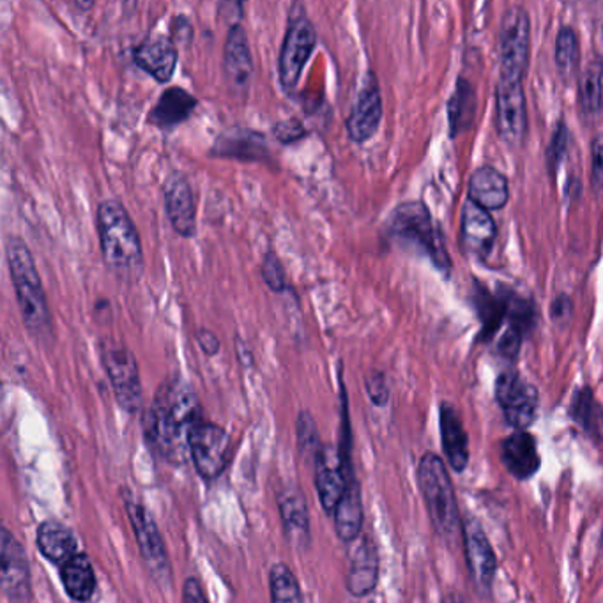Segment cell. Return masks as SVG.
<instances>
[{
  "label": "cell",
  "mask_w": 603,
  "mask_h": 603,
  "mask_svg": "<svg viewBox=\"0 0 603 603\" xmlns=\"http://www.w3.org/2000/svg\"><path fill=\"white\" fill-rule=\"evenodd\" d=\"M441 603H468V600L463 599L462 594L449 593L446 594L445 600Z\"/></svg>",
  "instance_id": "cell-45"
},
{
  "label": "cell",
  "mask_w": 603,
  "mask_h": 603,
  "mask_svg": "<svg viewBox=\"0 0 603 603\" xmlns=\"http://www.w3.org/2000/svg\"><path fill=\"white\" fill-rule=\"evenodd\" d=\"M496 236V221L491 213L469 201L462 213V239L469 252L486 255L494 246Z\"/></svg>",
  "instance_id": "cell-28"
},
{
  "label": "cell",
  "mask_w": 603,
  "mask_h": 603,
  "mask_svg": "<svg viewBox=\"0 0 603 603\" xmlns=\"http://www.w3.org/2000/svg\"><path fill=\"white\" fill-rule=\"evenodd\" d=\"M306 135H309V130L304 128L300 119H286V121L276 122L275 126H273V136L280 144H296V142H300Z\"/></svg>",
  "instance_id": "cell-38"
},
{
  "label": "cell",
  "mask_w": 603,
  "mask_h": 603,
  "mask_svg": "<svg viewBox=\"0 0 603 603\" xmlns=\"http://www.w3.org/2000/svg\"><path fill=\"white\" fill-rule=\"evenodd\" d=\"M198 107V99L183 87L165 89L150 110L149 122L164 132H170L179 124L192 118L193 110Z\"/></svg>",
  "instance_id": "cell-26"
},
{
  "label": "cell",
  "mask_w": 603,
  "mask_h": 603,
  "mask_svg": "<svg viewBox=\"0 0 603 603\" xmlns=\"http://www.w3.org/2000/svg\"><path fill=\"white\" fill-rule=\"evenodd\" d=\"M278 510H280L284 534L290 547L306 551L312 540L310 529L309 505L300 486L290 485L278 492Z\"/></svg>",
  "instance_id": "cell-18"
},
{
  "label": "cell",
  "mask_w": 603,
  "mask_h": 603,
  "mask_svg": "<svg viewBox=\"0 0 603 603\" xmlns=\"http://www.w3.org/2000/svg\"><path fill=\"white\" fill-rule=\"evenodd\" d=\"M122 494L145 568L161 590H172L173 574L169 552L165 547L164 536L159 533L153 515L141 501L133 497L132 492L122 491Z\"/></svg>",
  "instance_id": "cell-5"
},
{
  "label": "cell",
  "mask_w": 603,
  "mask_h": 603,
  "mask_svg": "<svg viewBox=\"0 0 603 603\" xmlns=\"http://www.w3.org/2000/svg\"><path fill=\"white\" fill-rule=\"evenodd\" d=\"M552 318L556 323L563 324L568 323L571 317V310H574V304H571L570 298L568 296H557L554 303H552Z\"/></svg>",
  "instance_id": "cell-41"
},
{
  "label": "cell",
  "mask_w": 603,
  "mask_h": 603,
  "mask_svg": "<svg viewBox=\"0 0 603 603\" xmlns=\"http://www.w3.org/2000/svg\"><path fill=\"white\" fill-rule=\"evenodd\" d=\"M165 210L176 234L192 239L197 236V202L192 186L181 172L170 173L164 184Z\"/></svg>",
  "instance_id": "cell-15"
},
{
  "label": "cell",
  "mask_w": 603,
  "mask_h": 603,
  "mask_svg": "<svg viewBox=\"0 0 603 603\" xmlns=\"http://www.w3.org/2000/svg\"><path fill=\"white\" fill-rule=\"evenodd\" d=\"M75 8L82 11H89L93 10L94 2H79V0H75Z\"/></svg>",
  "instance_id": "cell-46"
},
{
  "label": "cell",
  "mask_w": 603,
  "mask_h": 603,
  "mask_svg": "<svg viewBox=\"0 0 603 603\" xmlns=\"http://www.w3.org/2000/svg\"><path fill=\"white\" fill-rule=\"evenodd\" d=\"M225 76L236 93L249 91L253 76V59L250 52L249 36L243 25H230L224 52Z\"/></svg>",
  "instance_id": "cell-21"
},
{
  "label": "cell",
  "mask_w": 603,
  "mask_h": 603,
  "mask_svg": "<svg viewBox=\"0 0 603 603\" xmlns=\"http://www.w3.org/2000/svg\"><path fill=\"white\" fill-rule=\"evenodd\" d=\"M5 253L25 328L41 340L52 338V315L33 253L20 238H10Z\"/></svg>",
  "instance_id": "cell-3"
},
{
  "label": "cell",
  "mask_w": 603,
  "mask_h": 603,
  "mask_svg": "<svg viewBox=\"0 0 603 603\" xmlns=\"http://www.w3.org/2000/svg\"><path fill=\"white\" fill-rule=\"evenodd\" d=\"M591 178H593V186L596 192L603 193V133L594 136L591 144Z\"/></svg>",
  "instance_id": "cell-40"
},
{
  "label": "cell",
  "mask_w": 603,
  "mask_h": 603,
  "mask_svg": "<svg viewBox=\"0 0 603 603\" xmlns=\"http://www.w3.org/2000/svg\"><path fill=\"white\" fill-rule=\"evenodd\" d=\"M496 400L508 425L526 431L536 420L540 395L533 384L520 377L519 372L506 370L496 381Z\"/></svg>",
  "instance_id": "cell-10"
},
{
  "label": "cell",
  "mask_w": 603,
  "mask_h": 603,
  "mask_svg": "<svg viewBox=\"0 0 603 603\" xmlns=\"http://www.w3.org/2000/svg\"><path fill=\"white\" fill-rule=\"evenodd\" d=\"M524 80L499 76L496 89V121L501 138L511 147L522 144L528 133Z\"/></svg>",
  "instance_id": "cell-12"
},
{
  "label": "cell",
  "mask_w": 603,
  "mask_h": 603,
  "mask_svg": "<svg viewBox=\"0 0 603 603\" xmlns=\"http://www.w3.org/2000/svg\"><path fill=\"white\" fill-rule=\"evenodd\" d=\"M272 603H303L300 582L286 563H276L269 571Z\"/></svg>",
  "instance_id": "cell-34"
},
{
  "label": "cell",
  "mask_w": 603,
  "mask_h": 603,
  "mask_svg": "<svg viewBox=\"0 0 603 603\" xmlns=\"http://www.w3.org/2000/svg\"><path fill=\"white\" fill-rule=\"evenodd\" d=\"M580 61V47L577 33L571 27H563L556 38V67L559 75L570 80L576 75Z\"/></svg>",
  "instance_id": "cell-35"
},
{
  "label": "cell",
  "mask_w": 603,
  "mask_h": 603,
  "mask_svg": "<svg viewBox=\"0 0 603 603\" xmlns=\"http://www.w3.org/2000/svg\"><path fill=\"white\" fill-rule=\"evenodd\" d=\"M197 343L206 355H216L220 352V340H218V337L210 329H198Z\"/></svg>",
  "instance_id": "cell-42"
},
{
  "label": "cell",
  "mask_w": 603,
  "mask_h": 603,
  "mask_svg": "<svg viewBox=\"0 0 603 603\" xmlns=\"http://www.w3.org/2000/svg\"><path fill=\"white\" fill-rule=\"evenodd\" d=\"M351 552L349 571H347V590L354 596H366L372 593L379 580V554L369 534L358 538Z\"/></svg>",
  "instance_id": "cell-23"
},
{
  "label": "cell",
  "mask_w": 603,
  "mask_h": 603,
  "mask_svg": "<svg viewBox=\"0 0 603 603\" xmlns=\"http://www.w3.org/2000/svg\"><path fill=\"white\" fill-rule=\"evenodd\" d=\"M133 61L159 84H169L178 67V47L170 36L153 34L135 48Z\"/></svg>",
  "instance_id": "cell-19"
},
{
  "label": "cell",
  "mask_w": 603,
  "mask_h": 603,
  "mask_svg": "<svg viewBox=\"0 0 603 603\" xmlns=\"http://www.w3.org/2000/svg\"><path fill=\"white\" fill-rule=\"evenodd\" d=\"M510 198L508 179L492 167H482L472 173L469 184V201L489 210L503 209Z\"/></svg>",
  "instance_id": "cell-27"
},
{
  "label": "cell",
  "mask_w": 603,
  "mask_h": 603,
  "mask_svg": "<svg viewBox=\"0 0 603 603\" xmlns=\"http://www.w3.org/2000/svg\"><path fill=\"white\" fill-rule=\"evenodd\" d=\"M61 582L68 596L76 603H87L96 593V574L89 557L85 554H76L70 562L61 566Z\"/></svg>",
  "instance_id": "cell-30"
},
{
  "label": "cell",
  "mask_w": 603,
  "mask_h": 603,
  "mask_svg": "<svg viewBox=\"0 0 603 603\" xmlns=\"http://www.w3.org/2000/svg\"><path fill=\"white\" fill-rule=\"evenodd\" d=\"M101 363L119 406L130 414L141 411L144 391L135 354L126 346L105 341L101 346Z\"/></svg>",
  "instance_id": "cell-9"
},
{
  "label": "cell",
  "mask_w": 603,
  "mask_h": 603,
  "mask_svg": "<svg viewBox=\"0 0 603 603\" xmlns=\"http://www.w3.org/2000/svg\"><path fill=\"white\" fill-rule=\"evenodd\" d=\"M296 434H298V446L303 455H309L315 460L318 451L323 449V443L318 437L317 425L315 420L309 411L301 412L298 417V423H296Z\"/></svg>",
  "instance_id": "cell-36"
},
{
  "label": "cell",
  "mask_w": 603,
  "mask_h": 603,
  "mask_svg": "<svg viewBox=\"0 0 603 603\" xmlns=\"http://www.w3.org/2000/svg\"><path fill=\"white\" fill-rule=\"evenodd\" d=\"M366 394H369L372 403L377 407H384L389 400V386L386 375L383 372H372L366 377Z\"/></svg>",
  "instance_id": "cell-39"
},
{
  "label": "cell",
  "mask_w": 603,
  "mask_h": 603,
  "mask_svg": "<svg viewBox=\"0 0 603 603\" xmlns=\"http://www.w3.org/2000/svg\"><path fill=\"white\" fill-rule=\"evenodd\" d=\"M579 104L586 116H599L603 107V64L594 59L579 79Z\"/></svg>",
  "instance_id": "cell-32"
},
{
  "label": "cell",
  "mask_w": 603,
  "mask_h": 603,
  "mask_svg": "<svg viewBox=\"0 0 603 603\" xmlns=\"http://www.w3.org/2000/svg\"><path fill=\"white\" fill-rule=\"evenodd\" d=\"M96 224L105 264L126 280L141 275L144 267L141 236L122 202L118 198L99 202Z\"/></svg>",
  "instance_id": "cell-2"
},
{
  "label": "cell",
  "mask_w": 603,
  "mask_h": 603,
  "mask_svg": "<svg viewBox=\"0 0 603 603\" xmlns=\"http://www.w3.org/2000/svg\"><path fill=\"white\" fill-rule=\"evenodd\" d=\"M501 462L511 477L520 482L533 478L540 468L542 459L538 451V443L533 434L526 431H515L501 443Z\"/></svg>",
  "instance_id": "cell-22"
},
{
  "label": "cell",
  "mask_w": 603,
  "mask_h": 603,
  "mask_svg": "<svg viewBox=\"0 0 603 603\" xmlns=\"http://www.w3.org/2000/svg\"><path fill=\"white\" fill-rule=\"evenodd\" d=\"M213 158L236 159V161H266L272 155L266 136L246 128L225 130L210 147Z\"/></svg>",
  "instance_id": "cell-20"
},
{
  "label": "cell",
  "mask_w": 603,
  "mask_h": 603,
  "mask_svg": "<svg viewBox=\"0 0 603 603\" xmlns=\"http://www.w3.org/2000/svg\"><path fill=\"white\" fill-rule=\"evenodd\" d=\"M315 47H317V31L314 22L309 19L303 5H292L280 59H278L281 89L287 93H294L298 89L304 67L309 64Z\"/></svg>",
  "instance_id": "cell-6"
},
{
  "label": "cell",
  "mask_w": 603,
  "mask_h": 603,
  "mask_svg": "<svg viewBox=\"0 0 603 603\" xmlns=\"http://www.w3.org/2000/svg\"><path fill=\"white\" fill-rule=\"evenodd\" d=\"M417 478L435 533L445 542H457L462 534L463 519H460L459 501L445 460L426 451L418 463Z\"/></svg>",
  "instance_id": "cell-4"
},
{
  "label": "cell",
  "mask_w": 603,
  "mask_h": 603,
  "mask_svg": "<svg viewBox=\"0 0 603 603\" xmlns=\"http://www.w3.org/2000/svg\"><path fill=\"white\" fill-rule=\"evenodd\" d=\"M263 280L269 290H273L275 294H284L287 290V275L281 264L280 257L275 252H267L264 255Z\"/></svg>",
  "instance_id": "cell-37"
},
{
  "label": "cell",
  "mask_w": 603,
  "mask_h": 603,
  "mask_svg": "<svg viewBox=\"0 0 603 603\" xmlns=\"http://www.w3.org/2000/svg\"><path fill=\"white\" fill-rule=\"evenodd\" d=\"M184 33H186L188 36H193L192 24H190V22H188V19H184V16H178V19H173L172 36H170V38L173 39V43H176V39H178V41L188 43V39L184 38Z\"/></svg>",
  "instance_id": "cell-44"
},
{
  "label": "cell",
  "mask_w": 603,
  "mask_h": 603,
  "mask_svg": "<svg viewBox=\"0 0 603 603\" xmlns=\"http://www.w3.org/2000/svg\"><path fill=\"white\" fill-rule=\"evenodd\" d=\"M333 515H335V528L341 542L354 543L361 536V529H363V499H361V486L352 463L347 466L346 492Z\"/></svg>",
  "instance_id": "cell-25"
},
{
  "label": "cell",
  "mask_w": 603,
  "mask_h": 603,
  "mask_svg": "<svg viewBox=\"0 0 603 603\" xmlns=\"http://www.w3.org/2000/svg\"><path fill=\"white\" fill-rule=\"evenodd\" d=\"M441 443L451 469L466 471L469 463V435L459 411L451 403L443 402L439 409Z\"/></svg>",
  "instance_id": "cell-24"
},
{
  "label": "cell",
  "mask_w": 603,
  "mask_h": 603,
  "mask_svg": "<svg viewBox=\"0 0 603 603\" xmlns=\"http://www.w3.org/2000/svg\"><path fill=\"white\" fill-rule=\"evenodd\" d=\"M36 543L43 556L53 565H59V568L79 554L75 534L56 519H48L39 524Z\"/></svg>",
  "instance_id": "cell-29"
},
{
  "label": "cell",
  "mask_w": 603,
  "mask_h": 603,
  "mask_svg": "<svg viewBox=\"0 0 603 603\" xmlns=\"http://www.w3.org/2000/svg\"><path fill=\"white\" fill-rule=\"evenodd\" d=\"M531 52V22L522 5H511L503 14L499 28V76L524 80Z\"/></svg>",
  "instance_id": "cell-8"
},
{
  "label": "cell",
  "mask_w": 603,
  "mask_h": 603,
  "mask_svg": "<svg viewBox=\"0 0 603 603\" xmlns=\"http://www.w3.org/2000/svg\"><path fill=\"white\" fill-rule=\"evenodd\" d=\"M389 230L398 239H403L407 243L418 244L423 252L429 253L432 263L439 269L451 267L439 230L435 229L431 213L421 202H403V204H400L394 210V216L389 221Z\"/></svg>",
  "instance_id": "cell-7"
},
{
  "label": "cell",
  "mask_w": 603,
  "mask_h": 603,
  "mask_svg": "<svg viewBox=\"0 0 603 603\" xmlns=\"http://www.w3.org/2000/svg\"><path fill=\"white\" fill-rule=\"evenodd\" d=\"M183 603H209L206 593L202 590L201 582L195 577H190L184 582Z\"/></svg>",
  "instance_id": "cell-43"
},
{
  "label": "cell",
  "mask_w": 603,
  "mask_h": 603,
  "mask_svg": "<svg viewBox=\"0 0 603 603\" xmlns=\"http://www.w3.org/2000/svg\"><path fill=\"white\" fill-rule=\"evenodd\" d=\"M351 460L341 459L340 449L323 446L314 460L315 486L326 514H335L347 486V466Z\"/></svg>",
  "instance_id": "cell-16"
},
{
  "label": "cell",
  "mask_w": 603,
  "mask_h": 603,
  "mask_svg": "<svg viewBox=\"0 0 603 603\" xmlns=\"http://www.w3.org/2000/svg\"><path fill=\"white\" fill-rule=\"evenodd\" d=\"M383 119V98H381L379 84L374 73L366 75L365 84L361 87L354 107L347 118V133L355 144H365L379 130Z\"/></svg>",
  "instance_id": "cell-17"
},
{
  "label": "cell",
  "mask_w": 603,
  "mask_h": 603,
  "mask_svg": "<svg viewBox=\"0 0 603 603\" xmlns=\"http://www.w3.org/2000/svg\"><path fill=\"white\" fill-rule=\"evenodd\" d=\"M0 563H2V591L11 603H31L33 582L31 565L22 543L11 534L10 529H2L0 536Z\"/></svg>",
  "instance_id": "cell-14"
},
{
  "label": "cell",
  "mask_w": 603,
  "mask_h": 603,
  "mask_svg": "<svg viewBox=\"0 0 603 603\" xmlns=\"http://www.w3.org/2000/svg\"><path fill=\"white\" fill-rule=\"evenodd\" d=\"M202 420L201 400L195 389L181 377H170L159 386L155 402L145 412V437L159 457L167 462L181 463L186 451L190 454V432Z\"/></svg>",
  "instance_id": "cell-1"
},
{
  "label": "cell",
  "mask_w": 603,
  "mask_h": 603,
  "mask_svg": "<svg viewBox=\"0 0 603 603\" xmlns=\"http://www.w3.org/2000/svg\"><path fill=\"white\" fill-rule=\"evenodd\" d=\"M477 96H474V89L472 85L466 80L460 79L457 91L449 99V128H451V135L468 130L474 119V110H477Z\"/></svg>",
  "instance_id": "cell-33"
},
{
  "label": "cell",
  "mask_w": 603,
  "mask_h": 603,
  "mask_svg": "<svg viewBox=\"0 0 603 603\" xmlns=\"http://www.w3.org/2000/svg\"><path fill=\"white\" fill-rule=\"evenodd\" d=\"M570 417L591 437L602 435L603 407L594 397L593 389L588 386L577 389L571 398Z\"/></svg>",
  "instance_id": "cell-31"
},
{
  "label": "cell",
  "mask_w": 603,
  "mask_h": 603,
  "mask_svg": "<svg viewBox=\"0 0 603 603\" xmlns=\"http://www.w3.org/2000/svg\"><path fill=\"white\" fill-rule=\"evenodd\" d=\"M462 543L472 584L482 594L491 593L497 574V556L480 520L472 517L462 520Z\"/></svg>",
  "instance_id": "cell-13"
},
{
  "label": "cell",
  "mask_w": 603,
  "mask_h": 603,
  "mask_svg": "<svg viewBox=\"0 0 603 603\" xmlns=\"http://www.w3.org/2000/svg\"><path fill=\"white\" fill-rule=\"evenodd\" d=\"M188 448L204 480H216L224 474L229 463V434L224 426L202 420L190 432Z\"/></svg>",
  "instance_id": "cell-11"
}]
</instances>
